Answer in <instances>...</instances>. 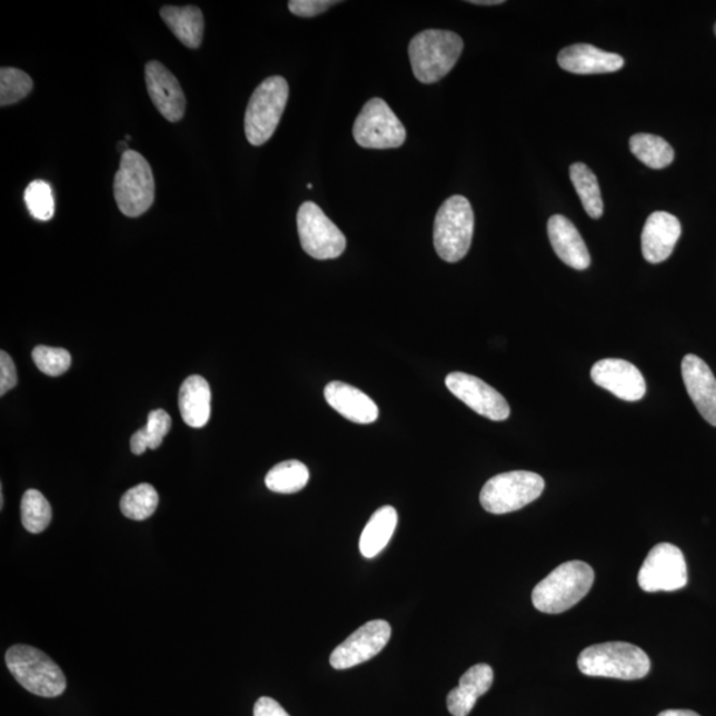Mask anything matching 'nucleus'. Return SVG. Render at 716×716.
<instances>
[{"instance_id": "obj_14", "label": "nucleus", "mask_w": 716, "mask_h": 716, "mask_svg": "<svg viewBox=\"0 0 716 716\" xmlns=\"http://www.w3.org/2000/svg\"><path fill=\"white\" fill-rule=\"evenodd\" d=\"M590 376L598 387L624 401H639L646 395L645 378L636 365L629 361L605 358L594 365Z\"/></svg>"}, {"instance_id": "obj_16", "label": "nucleus", "mask_w": 716, "mask_h": 716, "mask_svg": "<svg viewBox=\"0 0 716 716\" xmlns=\"http://www.w3.org/2000/svg\"><path fill=\"white\" fill-rule=\"evenodd\" d=\"M682 378L700 416L716 428V378L708 365L695 355L682 361Z\"/></svg>"}, {"instance_id": "obj_21", "label": "nucleus", "mask_w": 716, "mask_h": 716, "mask_svg": "<svg viewBox=\"0 0 716 716\" xmlns=\"http://www.w3.org/2000/svg\"><path fill=\"white\" fill-rule=\"evenodd\" d=\"M494 682L491 666L479 664L470 667L459 679V685L447 695V708L453 716H467L477 700L490 690Z\"/></svg>"}, {"instance_id": "obj_38", "label": "nucleus", "mask_w": 716, "mask_h": 716, "mask_svg": "<svg viewBox=\"0 0 716 716\" xmlns=\"http://www.w3.org/2000/svg\"><path fill=\"white\" fill-rule=\"evenodd\" d=\"M471 4H477V6H498L503 4V0H473V2H468Z\"/></svg>"}, {"instance_id": "obj_32", "label": "nucleus", "mask_w": 716, "mask_h": 716, "mask_svg": "<svg viewBox=\"0 0 716 716\" xmlns=\"http://www.w3.org/2000/svg\"><path fill=\"white\" fill-rule=\"evenodd\" d=\"M24 201L30 215L38 219L51 220L54 215V199L51 186L41 179L31 182L24 191Z\"/></svg>"}, {"instance_id": "obj_7", "label": "nucleus", "mask_w": 716, "mask_h": 716, "mask_svg": "<svg viewBox=\"0 0 716 716\" xmlns=\"http://www.w3.org/2000/svg\"><path fill=\"white\" fill-rule=\"evenodd\" d=\"M289 87L286 79L272 76L255 89L245 116L247 140L261 147L275 133L288 101Z\"/></svg>"}, {"instance_id": "obj_35", "label": "nucleus", "mask_w": 716, "mask_h": 716, "mask_svg": "<svg viewBox=\"0 0 716 716\" xmlns=\"http://www.w3.org/2000/svg\"><path fill=\"white\" fill-rule=\"evenodd\" d=\"M18 384L17 368L12 358L4 350L0 352V396L16 388Z\"/></svg>"}, {"instance_id": "obj_12", "label": "nucleus", "mask_w": 716, "mask_h": 716, "mask_svg": "<svg viewBox=\"0 0 716 716\" xmlns=\"http://www.w3.org/2000/svg\"><path fill=\"white\" fill-rule=\"evenodd\" d=\"M391 628L385 619H375L358 628L330 654L329 664L336 670H347L367 663L388 645Z\"/></svg>"}, {"instance_id": "obj_5", "label": "nucleus", "mask_w": 716, "mask_h": 716, "mask_svg": "<svg viewBox=\"0 0 716 716\" xmlns=\"http://www.w3.org/2000/svg\"><path fill=\"white\" fill-rule=\"evenodd\" d=\"M475 218L471 203L463 196H453L440 206L434 220V247L447 263H457L470 250Z\"/></svg>"}, {"instance_id": "obj_30", "label": "nucleus", "mask_w": 716, "mask_h": 716, "mask_svg": "<svg viewBox=\"0 0 716 716\" xmlns=\"http://www.w3.org/2000/svg\"><path fill=\"white\" fill-rule=\"evenodd\" d=\"M20 513H22L24 528L31 534L43 533L50 526L52 519L50 503L38 490H27L24 493Z\"/></svg>"}, {"instance_id": "obj_13", "label": "nucleus", "mask_w": 716, "mask_h": 716, "mask_svg": "<svg viewBox=\"0 0 716 716\" xmlns=\"http://www.w3.org/2000/svg\"><path fill=\"white\" fill-rule=\"evenodd\" d=\"M446 387L468 408L491 421H506L511 415L506 398L478 377L456 371L446 377Z\"/></svg>"}, {"instance_id": "obj_37", "label": "nucleus", "mask_w": 716, "mask_h": 716, "mask_svg": "<svg viewBox=\"0 0 716 716\" xmlns=\"http://www.w3.org/2000/svg\"><path fill=\"white\" fill-rule=\"evenodd\" d=\"M658 716H700L699 714L692 710H665Z\"/></svg>"}, {"instance_id": "obj_8", "label": "nucleus", "mask_w": 716, "mask_h": 716, "mask_svg": "<svg viewBox=\"0 0 716 716\" xmlns=\"http://www.w3.org/2000/svg\"><path fill=\"white\" fill-rule=\"evenodd\" d=\"M544 479L531 471L499 474L481 488L480 505L495 515L518 511L535 501L544 491Z\"/></svg>"}, {"instance_id": "obj_20", "label": "nucleus", "mask_w": 716, "mask_h": 716, "mask_svg": "<svg viewBox=\"0 0 716 716\" xmlns=\"http://www.w3.org/2000/svg\"><path fill=\"white\" fill-rule=\"evenodd\" d=\"M548 237L554 250L564 263L575 270H587L590 266V255L580 232L570 220L563 216H554L548 220Z\"/></svg>"}, {"instance_id": "obj_36", "label": "nucleus", "mask_w": 716, "mask_h": 716, "mask_svg": "<svg viewBox=\"0 0 716 716\" xmlns=\"http://www.w3.org/2000/svg\"><path fill=\"white\" fill-rule=\"evenodd\" d=\"M253 716H289V714L277 700L261 697L253 706Z\"/></svg>"}, {"instance_id": "obj_22", "label": "nucleus", "mask_w": 716, "mask_h": 716, "mask_svg": "<svg viewBox=\"0 0 716 716\" xmlns=\"http://www.w3.org/2000/svg\"><path fill=\"white\" fill-rule=\"evenodd\" d=\"M179 411L190 428L201 429L208 425L211 415V390L201 376L186 378L178 395Z\"/></svg>"}, {"instance_id": "obj_39", "label": "nucleus", "mask_w": 716, "mask_h": 716, "mask_svg": "<svg viewBox=\"0 0 716 716\" xmlns=\"http://www.w3.org/2000/svg\"><path fill=\"white\" fill-rule=\"evenodd\" d=\"M714 31H715V36H716V24H715V27H714Z\"/></svg>"}, {"instance_id": "obj_25", "label": "nucleus", "mask_w": 716, "mask_h": 716, "mask_svg": "<svg viewBox=\"0 0 716 716\" xmlns=\"http://www.w3.org/2000/svg\"><path fill=\"white\" fill-rule=\"evenodd\" d=\"M569 175L570 181H573L577 196L580 198L583 208L587 211V215L594 219L601 218L604 215V202L600 185H598L594 171L587 165L576 162L570 165Z\"/></svg>"}, {"instance_id": "obj_33", "label": "nucleus", "mask_w": 716, "mask_h": 716, "mask_svg": "<svg viewBox=\"0 0 716 716\" xmlns=\"http://www.w3.org/2000/svg\"><path fill=\"white\" fill-rule=\"evenodd\" d=\"M32 358L38 369L50 377L64 375L72 362V357L68 350L46 346H39L33 349Z\"/></svg>"}, {"instance_id": "obj_19", "label": "nucleus", "mask_w": 716, "mask_h": 716, "mask_svg": "<svg viewBox=\"0 0 716 716\" xmlns=\"http://www.w3.org/2000/svg\"><path fill=\"white\" fill-rule=\"evenodd\" d=\"M324 396L337 412L355 424H374L380 416L374 399L352 385L340 381L329 382L324 389Z\"/></svg>"}, {"instance_id": "obj_24", "label": "nucleus", "mask_w": 716, "mask_h": 716, "mask_svg": "<svg viewBox=\"0 0 716 716\" xmlns=\"http://www.w3.org/2000/svg\"><path fill=\"white\" fill-rule=\"evenodd\" d=\"M398 514L396 508L385 506L371 515L360 537V553L367 559H374L388 546L396 531Z\"/></svg>"}, {"instance_id": "obj_31", "label": "nucleus", "mask_w": 716, "mask_h": 716, "mask_svg": "<svg viewBox=\"0 0 716 716\" xmlns=\"http://www.w3.org/2000/svg\"><path fill=\"white\" fill-rule=\"evenodd\" d=\"M33 81L29 74L18 68L0 70V106L17 105L32 91Z\"/></svg>"}, {"instance_id": "obj_3", "label": "nucleus", "mask_w": 716, "mask_h": 716, "mask_svg": "<svg viewBox=\"0 0 716 716\" xmlns=\"http://www.w3.org/2000/svg\"><path fill=\"white\" fill-rule=\"evenodd\" d=\"M458 33L446 30H426L412 38L409 57L412 72L424 84H432L449 73L464 51Z\"/></svg>"}, {"instance_id": "obj_28", "label": "nucleus", "mask_w": 716, "mask_h": 716, "mask_svg": "<svg viewBox=\"0 0 716 716\" xmlns=\"http://www.w3.org/2000/svg\"><path fill=\"white\" fill-rule=\"evenodd\" d=\"M171 429V417L162 409L153 410L148 416L147 426L130 438V450L142 456L148 449L156 450Z\"/></svg>"}, {"instance_id": "obj_29", "label": "nucleus", "mask_w": 716, "mask_h": 716, "mask_svg": "<svg viewBox=\"0 0 716 716\" xmlns=\"http://www.w3.org/2000/svg\"><path fill=\"white\" fill-rule=\"evenodd\" d=\"M158 494L156 488L148 484H141L130 488L122 495L120 508L128 519L141 521L150 518L158 507Z\"/></svg>"}, {"instance_id": "obj_2", "label": "nucleus", "mask_w": 716, "mask_h": 716, "mask_svg": "<svg viewBox=\"0 0 716 716\" xmlns=\"http://www.w3.org/2000/svg\"><path fill=\"white\" fill-rule=\"evenodd\" d=\"M577 666L588 677L635 680L649 674L650 659L636 645L605 643L584 649L578 656Z\"/></svg>"}, {"instance_id": "obj_27", "label": "nucleus", "mask_w": 716, "mask_h": 716, "mask_svg": "<svg viewBox=\"0 0 716 716\" xmlns=\"http://www.w3.org/2000/svg\"><path fill=\"white\" fill-rule=\"evenodd\" d=\"M309 471L299 460H286L271 468L266 477L268 490L277 494H296L308 484Z\"/></svg>"}, {"instance_id": "obj_11", "label": "nucleus", "mask_w": 716, "mask_h": 716, "mask_svg": "<svg viewBox=\"0 0 716 716\" xmlns=\"http://www.w3.org/2000/svg\"><path fill=\"white\" fill-rule=\"evenodd\" d=\"M687 584V564L682 550L670 543L654 547L638 574V585L645 591H674Z\"/></svg>"}, {"instance_id": "obj_1", "label": "nucleus", "mask_w": 716, "mask_h": 716, "mask_svg": "<svg viewBox=\"0 0 716 716\" xmlns=\"http://www.w3.org/2000/svg\"><path fill=\"white\" fill-rule=\"evenodd\" d=\"M595 583V573L584 561H567L557 567L533 591V604L537 610L559 615L580 603Z\"/></svg>"}, {"instance_id": "obj_23", "label": "nucleus", "mask_w": 716, "mask_h": 716, "mask_svg": "<svg viewBox=\"0 0 716 716\" xmlns=\"http://www.w3.org/2000/svg\"><path fill=\"white\" fill-rule=\"evenodd\" d=\"M161 18L182 44L191 50L201 46L205 32L201 9L196 6H165L161 10Z\"/></svg>"}, {"instance_id": "obj_26", "label": "nucleus", "mask_w": 716, "mask_h": 716, "mask_svg": "<svg viewBox=\"0 0 716 716\" xmlns=\"http://www.w3.org/2000/svg\"><path fill=\"white\" fill-rule=\"evenodd\" d=\"M632 153L652 169H665L674 161V149L663 137L649 133L632 136L629 141Z\"/></svg>"}, {"instance_id": "obj_17", "label": "nucleus", "mask_w": 716, "mask_h": 716, "mask_svg": "<svg viewBox=\"0 0 716 716\" xmlns=\"http://www.w3.org/2000/svg\"><path fill=\"white\" fill-rule=\"evenodd\" d=\"M680 222L666 211H656L647 218L643 231V255L649 263H663L670 257L680 238Z\"/></svg>"}, {"instance_id": "obj_6", "label": "nucleus", "mask_w": 716, "mask_h": 716, "mask_svg": "<svg viewBox=\"0 0 716 716\" xmlns=\"http://www.w3.org/2000/svg\"><path fill=\"white\" fill-rule=\"evenodd\" d=\"M115 199L119 210L129 218H139L155 203L156 182L147 158L139 151L127 150L121 156L115 177Z\"/></svg>"}, {"instance_id": "obj_9", "label": "nucleus", "mask_w": 716, "mask_h": 716, "mask_svg": "<svg viewBox=\"0 0 716 716\" xmlns=\"http://www.w3.org/2000/svg\"><path fill=\"white\" fill-rule=\"evenodd\" d=\"M298 231L302 250L315 259H336L347 249L346 236L314 202L300 206Z\"/></svg>"}, {"instance_id": "obj_34", "label": "nucleus", "mask_w": 716, "mask_h": 716, "mask_svg": "<svg viewBox=\"0 0 716 716\" xmlns=\"http://www.w3.org/2000/svg\"><path fill=\"white\" fill-rule=\"evenodd\" d=\"M337 3L339 2H335V0H291L288 3V9L296 17L314 18Z\"/></svg>"}, {"instance_id": "obj_4", "label": "nucleus", "mask_w": 716, "mask_h": 716, "mask_svg": "<svg viewBox=\"0 0 716 716\" xmlns=\"http://www.w3.org/2000/svg\"><path fill=\"white\" fill-rule=\"evenodd\" d=\"M6 664L13 678L27 692L43 698H57L67 688V678L58 664L29 645H16L6 653Z\"/></svg>"}, {"instance_id": "obj_18", "label": "nucleus", "mask_w": 716, "mask_h": 716, "mask_svg": "<svg viewBox=\"0 0 716 716\" xmlns=\"http://www.w3.org/2000/svg\"><path fill=\"white\" fill-rule=\"evenodd\" d=\"M561 70L575 74H600L621 70V54L605 52L590 44H574L564 48L557 57Z\"/></svg>"}, {"instance_id": "obj_10", "label": "nucleus", "mask_w": 716, "mask_h": 716, "mask_svg": "<svg viewBox=\"0 0 716 716\" xmlns=\"http://www.w3.org/2000/svg\"><path fill=\"white\" fill-rule=\"evenodd\" d=\"M354 137L362 148L395 149L402 147L406 130L387 102L371 99L356 119Z\"/></svg>"}, {"instance_id": "obj_15", "label": "nucleus", "mask_w": 716, "mask_h": 716, "mask_svg": "<svg viewBox=\"0 0 716 716\" xmlns=\"http://www.w3.org/2000/svg\"><path fill=\"white\" fill-rule=\"evenodd\" d=\"M145 80H147L151 102L158 112L170 122L182 120L186 98L176 76L160 61L153 60L145 67Z\"/></svg>"}]
</instances>
